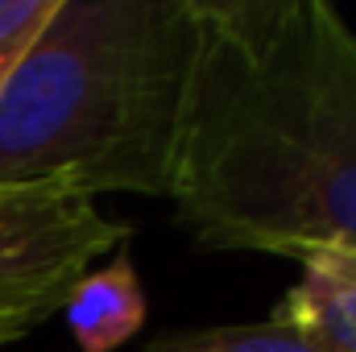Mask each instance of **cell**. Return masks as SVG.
<instances>
[{
	"instance_id": "1",
	"label": "cell",
	"mask_w": 356,
	"mask_h": 352,
	"mask_svg": "<svg viewBox=\"0 0 356 352\" xmlns=\"http://www.w3.org/2000/svg\"><path fill=\"white\" fill-rule=\"evenodd\" d=\"M170 203L220 253L356 249V33L323 0H195Z\"/></svg>"
},
{
	"instance_id": "2",
	"label": "cell",
	"mask_w": 356,
	"mask_h": 352,
	"mask_svg": "<svg viewBox=\"0 0 356 352\" xmlns=\"http://www.w3.org/2000/svg\"><path fill=\"white\" fill-rule=\"evenodd\" d=\"M195 0H54L0 83V186L170 199Z\"/></svg>"
},
{
	"instance_id": "3",
	"label": "cell",
	"mask_w": 356,
	"mask_h": 352,
	"mask_svg": "<svg viewBox=\"0 0 356 352\" xmlns=\"http://www.w3.org/2000/svg\"><path fill=\"white\" fill-rule=\"evenodd\" d=\"M124 237L129 224L71 182L0 186V349L58 315L75 282Z\"/></svg>"
},
{
	"instance_id": "4",
	"label": "cell",
	"mask_w": 356,
	"mask_h": 352,
	"mask_svg": "<svg viewBox=\"0 0 356 352\" xmlns=\"http://www.w3.org/2000/svg\"><path fill=\"white\" fill-rule=\"evenodd\" d=\"M315 352H356V249H323L273 311Z\"/></svg>"
},
{
	"instance_id": "5",
	"label": "cell",
	"mask_w": 356,
	"mask_h": 352,
	"mask_svg": "<svg viewBox=\"0 0 356 352\" xmlns=\"http://www.w3.org/2000/svg\"><path fill=\"white\" fill-rule=\"evenodd\" d=\"M63 315L83 352H116L120 344H129L145 323V290L133 262L116 253L112 265L88 269L75 282Z\"/></svg>"
},
{
	"instance_id": "6",
	"label": "cell",
	"mask_w": 356,
	"mask_h": 352,
	"mask_svg": "<svg viewBox=\"0 0 356 352\" xmlns=\"http://www.w3.org/2000/svg\"><path fill=\"white\" fill-rule=\"evenodd\" d=\"M145 352H315L294 328L282 319L261 323H228V328H191V332H166L154 336Z\"/></svg>"
},
{
	"instance_id": "7",
	"label": "cell",
	"mask_w": 356,
	"mask_h": 352,
	"mask_svg": "<svg viewBox=\"0 0 356 352\" xmlns=\"http://www.w3.org/2000/svg\"><path fill=\"white\" fill-rule=\"evenodd\" d=\"M54 0H0V83L33 42V33L46 25Z\"/></svg>"
}]
</instances>
